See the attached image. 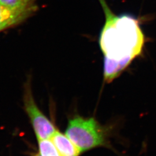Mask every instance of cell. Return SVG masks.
Instances as JSON below:
<instances>
[{
    "label": "cell",
    "instance_id": "cell-3",
    "mask_svg": "<svg viewBox=\"0 0 156 156\" xmlns=\"http://www.w3.org/2000/svg\"><path fill=\"white\" fill-rule=\"evenodd\" d=\"M23 100L25 110L30 119L38 140L50 139L57 130L54 125L37 105L30 85H27L26 87Z\"/></svg>",
    "mask_w": 156,
    "mask_h": 156
},
{
    "label": "cell",
    "instance_id": "cell-8",
    "mask_svg": "<svg viewBox=\"0 0 156 156\" xmlns=\"http://www.w3.org/2000/svg\"><path fill=\"white\" fill-rule=\"evenodd\" d=\"M40 156V155H39V156Z\"/></svg>",
    "mask_w": 156,
    "mask_h": 156
},
{
    "label": "cell",
    "instance_id": "cell-4",
    "mask_svg": "<svg viewBox=\"0 0 156 156\" xmlns=\"http://www.w3.org/2000/svg\"><path fill=\"white\" fill-rule=\"evenodd\" d=\"M38 7L10 9L0 5V31L20 24L37 11Z\"/></svg>",
    "mask_w": 156,
    "mask_h": 156
},
{
    "label": "cell",
    "instance_id": "cell-1",
    "mask_svg": "<svg viewBox=\"0 0 156 156\" xmlns=\"http://www.w3.org/2000/svg\"><path fill=\"white\" fill-rule=\"evenodd\" d=\"M99 1L105 16L99 45L104 55V80L111 82L142 55L145 37L135 17L127 13L116 15L105 0Z\"/></svg>",
    "mask_w": 156,
    "mask_h": 156
},
{
    "label": "cell",
    "instance_id": "cell-2",
    "mask_svg": "<svg viewBox=\"0 0 156 156\" xmlns=\"http://www.w3.org/2000/svg\"><path fill=\"white\" fill-rule=\"evenodd\" d=\"M66 135L80 153L105 144L103 131L94 119L74 117L69 121Z\"/></svg>",
    "mask_w": 156,
    "mask_h": 156
},
{
    "label": "cell",
    "instance_id": "cell-6",
    "mask_svg": "<svg viewBox=\"0 0 156 156\" xmlns=\"http://www.w3.org/2000/svg\"><path fill=\"white\" fill-rule=\"evenodd\" d=\"M40 156H61L50 139L38 140Z\"/></svg>",
    "mask_w": 156,
    "mask_h": 156
},
{
    "label": "cell",
    "instance_id": "cell-5",
    "mask_svg": "<svg viewBox=\"0 0 156 156\" xmlns=\"http://www.w3.org/2000/svg\"><path fill=\"white\" fill-rule=\"evenodd\" d=\"M61 156H78L80 153L78 147L64 134L56 131L50 138Z\"/></svg>",
    "mask_w": 156,
    "mask_h": 156
},
{
    "label": "cell",
    "instance_id": "cell-7",
    "mask_svg": "<svg viewBox=\"0 0 156 156\" xmlns=\"http://www.w3.org/2000/svg\"><path fill=\"white\" fill-rule=\"evenodd\" d=\"M0 5L10 9L37 7L36 0H0Z\"/></svg>",
    "mask_w": 156,
    "mask_h": 156
}]
</instances>
